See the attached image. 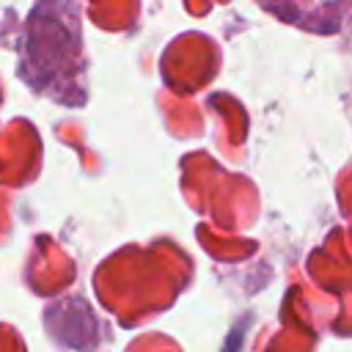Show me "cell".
Returning <instances> with one entry per match:
<instances>
[{
	"label": "cell",
	"mask_w": 352,
	"mask_h": 352,
	"mask_svg": "<svg viewBox=\"0 0 352 352\" xmlns=\"http://www.w3.org/2000/svg\"><path fill=\"white\" fill-rule=\"evenodd\" d=\"M258 6L278 19L314 33H333L346 16V0H258Z\"/></svg>",
	"instance_id": "cell-1"
}]
</instances>
